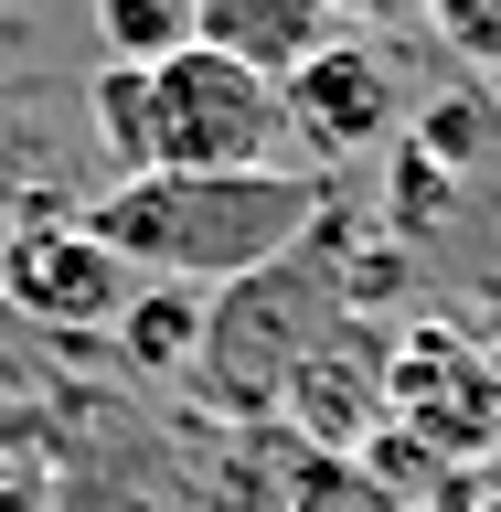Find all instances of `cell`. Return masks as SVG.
I'll use <instances>...</instances> for the list:
<instances>
[{
	"mask_svg": "<svg viewBox=\"0 0 501 512\" xmlns=\"http://www.w3.org/2000/svg\"><path fill=\"white\" fill-rule=\"evenodd\" d=\"M342 331V267L320 256V235L278 267H256L214 299V342H203V384L224 406H278L310 374V352Z\"/></svg>",
	"mask_w": 501,
	"mask_h": 512,
	"instance_id": "2",
	"label": "cell"
},
{
	"mask_svg": "<svg viewBox=\"0 0 501 512\" xmlns=\"http://www.w3.org/2000/svg\"><path fill=\"white\" fill-rule=\"evenodd\" d=\"M107 64H171L192 43V0H96Z\"/></svg>",
	"mask_w": 501,
	"mask_h": 512,
	"instance_id": "9",
	"label": "cell"
},
{
	"mask_svg": "<svg viewBox=\"0 0 501 512\" xmlns=\"http://www.w3.org/2000/svg\"><path fill=\"white\" fill-rule=\"evenodd\" d=\"M288 139V86L256 64L182 43L150 64V171H278Z\"/></svg>",
	"mask_w": 501,
	"mask_h": 512,
	"instance_id": "3",
	"label": "cell"
},
{
	"mask_svg": "<svg viewBox=\"0 0 501 512\" xmlns=\"http://www.w3.org/2000/svg\"><path fill=\"white\" fill-rule=\"evenodd\" d=\"M128 374H192L203 342H214V288H171V278H139L128 320L107 331Z\"/></svg>",
	"mask_w": 501,
	"mask_h": 512,
	"instance_id": "7",
	"label": "cell"
},
{
	"mask_svg": "<svg viewBox=\"0 0 501 512\" xmlns=\"http://www.w3.org/2000/svg\"><path fill=\"white\" fill-rule=\"evenodd\" d=\"M86 128L96 150L118 160V182L150 171V64H96L86 75Z\"/></svg>",
	"mask_w": 501,
	"mask_h": 512,
	"instance_id": "8",
	"label": "cell"
},
{
	"mask_svg": "<svg viewBox=\"0 0 501 512\" xmlns=\"http://www.w3.org/2000/svg\"><path fill=\"white\" fill-rule=\"evenodd\" d=\"M459 214V171H438V160L416 150H395V224H406V235H427V224H448Z\"/></svg>",
	"mask_w": 501,
	"mask_h": 512,
	"instance_id": "12",
	"label": "cell"
},
{
	"mask_svg": "<svg viewBox=\"0 0 501 512\" xmlns=\"http://www.w3.org/2000/svg\"><path fill=\"white\" fill-rule=\"evenodd\" d=\"M128 299H139V278L96 246L86 214L32 203V224L0 235V310L22 320V331H118Z\"/></svg>",
	"mask_w": 501,
	"mask_h": 512,
	"instance_id": "4",
	"label": "cell"
},
{
	"mask_svg": "<svg viewBox=\"0 0 501 512\" xmlns=\"http://www.w3.org/2000/svg\"><path fill=\"white\" fill-rule=\"evenodd\" d=\"M86 224L128 278L235 288L256 267L299 256L331 224V171H310V160H278V171H139V182L96 192Z\"/></svg>",
	"mask_w": 501,
	"mask_h": 512,
	"instance_id": "1",
	"label": "cell"
},
{
	"mask_svg": "<svg viewBox=\"0 0 501 512\" xmlns=\"http://www.w3.org/2000/svg\"><path fill=\"white\" fill-rule=\"evenodd\" d=\"M192 43H214V54L288 86L320 43H342V11L331 0H192Z\"/></svg>",
	"mask_w": 501,
	"mask_h": 512,
	"instance_id": "6",
	"label": "cell"
},
{
	"mask_svg": "<svg viewBox=\"0 0 501 512\" xmlns=\"http://www.w3.org/2000/svg\"><path fill=\"white\" fill-rule=\"evenodd\" d=\"M427 32H438L448 64H470L480 86H501V0H427Z\"/></svg>",
	"mask_w": 501,
	"mask_h": 512,
	"instance_id": "10",
	"label": "cell"
},
{
	"mask_svg": "<svg viewBox=\"0 0 501 512\" xmlns=\"http://www.w3.org/2000/svg\"><path fill=\"white\" fill-rule=\"evenodd\" d=\"M288 139L310 150V171L395 150V139H406V75H395V54L363 43V32L320 43V54L288 75Z\"/></svg>",
	"mask_w": 501,
	"mask_h": 512,
	"instance_id": "5",
	"label": "cell"
},
{
	"mask_svg": "<svg viewBox=\"0 0 501 512\" xmlns=\"http://www.w3.org/2000/svg\"><path fill=\"white\" fill-rule=\"evenodd\" d=\"M406 139L438 160V171H470L480 160V96H427V107L406 118Z\"/></svg>",
	"mask_w": 501,
	"mask_h": 512,
	"instance_id": "11",
	"label": "cell"
},
{
	"mask_svg": "<svg viewBox=\"0 0 501 512\" xmlns=\"http://www.w3.org/2000/svg\"><path fill=\"white\" fill-rule=\"evenodd\" d=\"M491 512H501V502H491Z\"/></svg>",
	"mask_w": 501,
	"mask_h": 512,
	"instance_id": "15",
	"label": "cell"
},
{
	"mask_svg": "<svg viewBox=\"0 0 501 512\" xmlns=\"http://www.w3.org/2000/svg\"><path fill=\"white\" fill-rule=\"evenodd\" d=\"M342 11V32H363V22H427V0H331Z\"/></svg>",
	"mask_w": 501,
	"mask_h": 512,
	"instance_id": "13",
	"label": "cell"
},
{
	"mask_svg": "<svg viewBox=\"0 0 501 512\" xmlns=\"http://www.w3.org/2000/svg\"><path fill=\"white\" fill-rule=\"evenodd\" d=\"M0 512H11V491H0Z\"/></svg>",
	"mask_w": 501,
	"mask_h": 512,
	"instance_id": "14",
	"label": "cell"
}]
</instances>
